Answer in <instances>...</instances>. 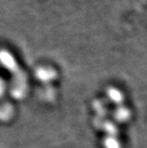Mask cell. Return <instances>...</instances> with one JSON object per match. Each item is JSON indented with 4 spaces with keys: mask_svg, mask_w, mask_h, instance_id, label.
I'll use <instances>...</instances> for the list:
<instances>
[]
</instances>
